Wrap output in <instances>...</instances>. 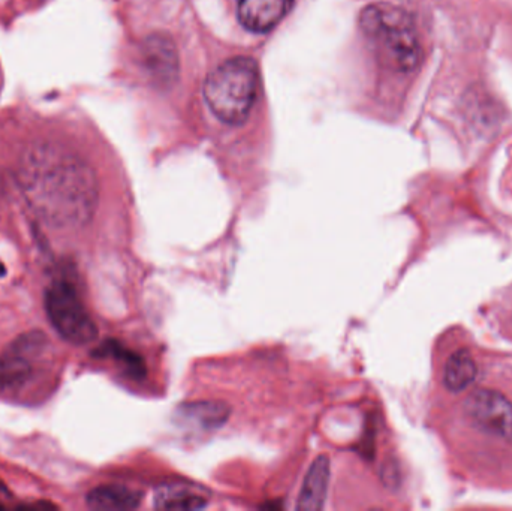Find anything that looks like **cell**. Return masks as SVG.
I'll list each match as a JSON object with an SVG mask.
<instances>
[{"mask_svg": "<svg viewBox=\"0 0 512 511\" xmlns=\"http://www.w3.org/2000/svg\"><path fill=\"white\" fill-rule=\"evenodd\" d=\"M86 501L92 510L131 511L140 507L143 492L119 485L98 486L89 492Z\"/></svg>", "mask_w": 512, "mask_h": 511, "instance_id": "cell-9", "label": "cell"}, {"mask_svg": "<svg viewBox=\"0 0 512 511\" xmlns=\"http://www.w3.org/2000/svg\"><path fill=\"white\" fill-rule=\"evenodd\" d=\"M206 506V498L186 486H164L155 495V507L159 510L194 511Z\"/></svg>", "mask_w": 512, "mask_h": 511, "instance_id": "cell-12", "label": "cell"}, {"mask_svg": "<svg viewBox=\"0 0 512 511\" xmlns=\"http://www.w3.org/2000/svg\"><path fill=\"white\" fill-rule=\"evenodd\" d=\"M294 0H236L240 23L255 33H265L280 23Z\"/></svg>", "mask_w": 512, "mask_h": 511, "instance_id": "cell-7", "label": "cell"}, {"mask_svg": "<svg viewBox=\"0 0 512 511\" xmlns=\"http://www.w3.org/2000/svg\"><path fill=\"white\" fill-rule=\"evenodd\" d=\"M45 312L51 326L68 344L81 347L98 338L95 321L68 282H54L45 290Z\"/></svg>", "mask_w": 512, "mask_h": 511, "instance_id": "cell-4", "label": "cell"}, {"mask_svg": "<svg viewBox=\"0 0 512 511\" xmlns=\"http://www.w3.org/2000/svg\"><path fill=\"white\" fill-rule=\"evenodd\" d=\"M478 363L466 348L454 351L444 368V386L454 393L463 392L477 380Z\"/></svg>", "mask_w": 512, "mask_h": 511, "instance_id": "cell-11", "label": "cell"}, {"mask_svg": "<svg viewBox=\"0 0 512 511\" xmlns=\"http://www.w3.org/2000/svg\"><path fill=\"white\" fill-rule=\"evenodd\" d=\"M183 420H189L198 428L216 429L224 425L230 417V408L219 402H198L186 405L180 414Z\"/></svg>", "mask_w": 512, "mask_h": 511, "instance_id": "cell-13", "label": "cell"}, {"mask_svg": "<svg viewBox=\"0 0 512 511\" xmlns=\"http://www.w3.org/2000/svg\"><path fill=\"white\" fill-rule=\"evenodd\" d=\"M48 339L44 333L30 332L20 336L0 356V395H11L26 389L36 377V360L47 353Z\"/></svg>", "mask_w": 512, "mask_h": 511, "instance_id": "cell-6", "label": "cell"}, {"mask_svg": "<svg viewBox=\"0 0 512 511\" xmlns=\"http://www.w3.org/2000/svg\"><path fill=\"white\" fill-rule=\"evenodd\" d=\"M144 62L156 80L165 83L176 74V51L170 39L164 36H150L143 48Z\"/></svg>", "mask_w": 512, "mask_h": 511, "instance_id": "cell-10", "label": "cell"}, {"mask_svg": "<svg viewBox=\"0 0 512 511\" xmlns=\"http://www.w3.org/2000/svg\"><path fill=\"white\" fill-rule=\"evenodd\" d=\"M360 26L378 59L391 71L411 72L423 59V47L411 15L391 3H373L361 12Z\"/></svg>", "mask_w": 512, "mask_h": 511, "instance_id": "cell-2", "label": "cell"}, {"mask_svg": "<svg viewBox=\"0 0 512 511\" xmlns=\"http://www.w3.org/2000/svg\"><path fill=\"white\" fill-rule=\"evenodd\" d=\"M6 498H9L8 489H6V486L0 482V509H5V504H3L2 501H5Z\"/></svg>", "mask_w": 512, "mask_h": 511, "instance_id": "cell-15", "label": "cell"}, {"mask_svg": "<svg viewBox=\"0 0 512 511\" xmlns=\"http://www.w3.org/2000/svg\"><path fill=\"white\" fill-rule=\"evenodd\" d=\"M462 413L484 437L512 447V402L507 396L496 390L475 389L463 401Z\"/></svg>", "mask_w": 512, "mask_h": 511, "instance_id": "cell-5", "label": "cell"}, {"mask_svg": "<svg viewBox=\"0 0 512 511\" xmlns=\"http://www.w3.org/2000/svg\"><path fill=\"white\" fill-rule=\"evenodd\" d=\"M6 275V267L5 264L0 263V278H3V276Z\"/></svg>", "mask_w": 512, "mask_h": 511, "instance_id": "cell-16", "label": "cell"}, {"mask_svg": "<svg viewBox=\"0 0 512 511\" xmlns=\"http://www.w3.org/2000/svg\"><path fill=\"white\" fill-rule=\"evenodd\" d=\"M93 354L96 357H113V359L119 360L122 365L126 366L129 374L134 375V377H141V375L146 374V366H144L141 357L120 345L119 342H104V345L93 351Z\"/></svg>", "mask_w": 512, "mask_h": 511, "instance_id": "cell-14", "label": "cell"}, {"mask_svg": "<svg viewBox=\"0 0 512 511\" xmlns=\"http://www.w3.org/2000/svg\"><path fill=\"white\" fill-rule=\"evenodd\" d=\"M17 180L27 206L48 227H84L98 209L95 171L60 144L44 141L27 147L18 164Z\"/></svg>", "mask_w": 512, "mask_h": 511, "instance_id": "cell-1", "label": "cell"}, {"mask_svg": "<svg viewBox=\"0 0 512 511\" xmlns=\"http://www.w3.org/2000/svg\"><path fill=\"white\" fill-rule=\"evenodd\" d=\"M330 483V459L319 456L313 461L312 467L304 477L303 488L298 497L297 509L318 511L324 507Z\"/></svg>", "mask_w": 512, "mask_h": 511, "instance_id": "cell-8", "label": "cell"}, {"mask_svg": "<svg viewBox=\"0 0 512 511\" xmlns=\"http://www.w3.org/2000/svg\"><path fill=\"white\" fill-rule=\"evenodd\" d=\"M259 89V72L251 57H234L219 65L204 86L207 104L227 123L245 122L254 108Z\"/></svg>", "mask_w": 512, "mask_h": 511, "instance_id": "cell-3", "label": "cell"}]
</instances>
